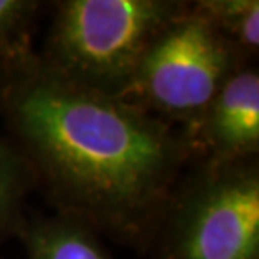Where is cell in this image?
<instances>
[{
    "mask_svg": "<svg viewBox=\"0 0 259 259\" xmlns=\"http://www.w3.org/2000/svg\"><path fill=\"white\" fill-rule=\"evenodd\" d=\"M0 115L54 212L148 249L194 160L182 130L123 98L66 81L40 59L0 86Z\"/></svg>",
    "mask_w": 259,
    "mask_h": 259,
    "instance_id": "6da1fadb",
    "label": "cell"
},
{
    "mask_svg": "<svg viewBox=\"0 0 259 259\" xmlns=\"http://www.w3.org/2000/svg\"><path fill=\"white\" fill-rule=\"evenodd\" d=\"M187 0H61L40 64L66 81L121 98L155 37Z\"/></svg>",
    "mask_w": 259,
    "mask_h": 259,
    "instance_id": "7a4b0ae2",
    "label": "cell"
},
{
    "mask_svg": "<svg viewBox=\"0 0 259 259\" xmlns=\"http://www.w3.org/2000/svg\"><path fill=\"white\" fill-rule=\"evenodd\" d=\"M148 251L152 259H259V157L192 160Z\"/></svg>",
    "mask_w": 259,
    "mask_h": 259,
    "instance_id": "3957f363",
    "label": "cell"
},
{
    "mask_svg": "<svg viewBox=\"0 0 259 259\" xmlns=\"http://www.w3.org/2000/svg\"><path fill=\"white\" fill-rule=\"evenodd\" d=\"M247 63L189 2L140 61L123 100L190 133L222 84Z\"/></svg>",
    "mask_w": 259,
    "mask_h": 259,
    "instance_id": "277c9868",
    "label": "cell"
},
{
    "mask_svg": "<svg viewBox=\"0 0 259 259\" xmlns=\"http://www.w3.org/2000/svg\"><path fill=\"white\" fill-rule=\"evenodd\" d=\"M194 160L259 157V69L247 64L227 79L187 135Z\"/></svg>",
    "mask_w": 259,
    "mask_h": 259,
    "instance_id": "5b68a950",
    "label": "cell"
},
{
    "mask_svg": "<svg viewBox=\"0 0 259 259\" xmlns=\"http://www.w3.org/2000/svg\"><path fill=\"white\" fill-rule=\"evenodd\" d=\"M17 237L25 259H115L93 227L59 212L27 217Z\"/></svg>",
    "mask_w": 259,
    "mask_h": 259,
    "instance_id": "8992f818",
    "label": "cell"
},
{
    "mask_svg": "<svg viewBox=\"0 0 259 259\" xmlns=\"http://www.w3.org/2000/svg\"><path fill=\"white\" fill-rule=\"evenodd\" d=\"M42 9L37 0H0V86L39 59L34 30Z\"/></svg>",
    "mask_w": 259,
    "mask_h": 259,
    "instance_id": "52a82bcc",
    "label": "cell"
},
{
    "mask_svg": "<svg viewBox=\"0 0 259 259\" xmlns=\"http://www.w3.org/2000/svg\"><path fill=\"white\" fill-rule=\"evenodd\" d=\"M194 7L247 63L259 53L257 0H195Z\"/></svg>",
    "mask_w": 259,
    "mask_h": 259,
    "instance_id": "ba28073f",
    "label": "cell"
},
{
    "mask_svg": "<svg viewBox=\"0 0 259 259\" xmlns=\"http://www.w3.org/2000/svg\"><path fill=\"white\" fill-rule=\"evenodd\" d=\"M32 187L27 162L10 138L0 135V242L17 237L24 227L25 200Z\"/></svg>",
    "mask_w": 259,
    "mask_h": 259,
    "instance_id": "9c48e42d",
    "label": "cell"
}]
</instances>
